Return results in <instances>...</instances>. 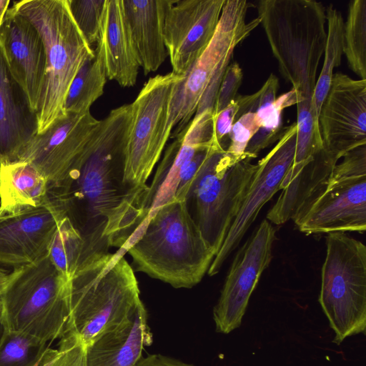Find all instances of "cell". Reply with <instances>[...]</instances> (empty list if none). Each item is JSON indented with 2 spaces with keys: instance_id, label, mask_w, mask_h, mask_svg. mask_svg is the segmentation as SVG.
Returning <instances> with one entry per match:
<instances>
[{
  "instance_id": "cell-1",
  "label": "cell",
  "mask_w": 366,
  "mask_h": 366,
  "mask_svg": "<svg viewBox=\"0 0 366 366\" xmlns=\"http://www.w3.org/2000/svg\"><path fill=\"white\" fill-rule=\"evenodd\" d=\"M132 104L112 109L92 138L83 162L62 191L51 196L84 237L92 254L124 249L146 219L143 202L124 184Z\"/></svg>"
},
{
  "instance_id": "cell-2",
  "label": "cell",
  "mask_w": 366,
  "mask_h": 366,
  "mask_svg": "<svg viewBox=\"0 0 366 366\" xmlns=\"http://www.w3.org/2000/svg\"><path fill=\"white\" fill-rule=\"evenodd\" d=\"M137 269L174 288H191L203 278L216 255L203 238L187 201L158 207L137 227L123 249Z\"/></svg>"
},
{
  "instance_id": "cell-3",
  "label": "cell",
  "mask_w": 366,
  "mask_h": 366,
  "mask_svg": "<svg viewBox=\"0 0 366 366\" xmlns=\"http://www.w3.org/2000/svg\"><path fill=\"white\" fill-rule=\"evenodd\" d=\"M12 8L39 32L46 54V69L37 109V134L44 132L66 114L65 98L84 62L94 56L76 26L67 0H21Z\"/></svg>"
},
{
  "instance_id": "cell-4",
  "label": "cell",
  "mask_w": 366,
  "mask_h": 366,
  "mask_svg": "<svg viewBox=\"0 0 366 366\" xmlns=\"http://www.w3.org/2000/svg\"><path fill=\"white\" fill-rule=\"evenodd\" d=\"M257 12L282 75L312 100L326 44L325 7L314 0H262Z\"/></svg>"
},
{
  "instance_id": "cell-5",
  "label": "cell",
  "mask_w": 366,
  "mask_h": 366,
  "mask_svg": "<svg viewBox=\"0 0 366 366\" xmlns=\"http://www.w3.org/2000/svg\"><path fill=\"white\" fill-rule=\"evenodd\" d=\"M120 251L94 257L70 279L68 332L86 346L142 303L134 270Z\"/></svg>"
},
{
  "instance_id": "cell-6",
  "label": "cell",
  "mask_w": 366,
  "mask_h": 366,
  "mask_svg": "<svg viewBox=\"0 0 366 366\" xmlns=\"http://www.w3.org/2000/svg\"><path fill=\"white\" fill-rule=\"evenodd\" d=\"M70 280L53 264L48 254L14 267L0 291V320L5 330L48 343L68 332Z\"/></svg>"
},
{
  "instance_id": "cell-7",
  "label": "cell",
  "mask_w": 366,
  "mask_h": 366,
  "mask_svg": "<svg viewBox=\"0 0 366 366\" xmlns=\"http://www.w3.org/2000/svg\"><path fill=\"white\" fill-rule=\"evenodd\" d=\"M251 4L225 0L214 35L201 55L174 86L169 108L165 137L177 135L195 114L214 110L219 87L235 47L260 24L247 22Z\"/></svg>"
},
{
  "instance_id": "cell-8",
  "label": "cell",
  "mask_w": 366,
  "mask_h": 366,
  "mask_svg": "<svg viewBox=\"0 0 366 366\" xmlns=\"http://www.w3.org/2000/svg\"><path fill=\"white\" fill-rule=\"evenodd\" d=\"M326 247L318 300L339 345L365 332L366 247L345 232L327 234Z\"/></svg>"
},
{
  "instance_id": "cell-9",
  "label": "cell",
  "mask_w": 366,
  "mask_h": 366,
  "mask_svg": "<svg viewBox=\"0 0 366 366\" xmlns=\"http://www.w3.org/2000/svg\"><path fill=\"white\" fill-rule=\"evenodd\" d=\"M257 169L251 159L236 162L224 147L214 143L192 182L187 202L192 201V217L216 254Z\"/></svg>"
},
{
  "instance_id": "cell-10",
  "label": "cell",
  "mask_w": 366,
  "mask_h": 366,
  "mask_svg": "<svg viewBox=\"0 0 366 366\" xmlns=\"http://www.w3.org/2000/svg\"><path fill=\"white\" fill-rule=\"evenodd\" d=\"M327 182L293 219L305 234L366 229V144L346 153Z\"/></svg>"
},
{
  "instance_id": "cell-11",
  "label": "cell",
  "mask_w": 366,
  "mask_h": 366,
  "mask_svg": "<svg viewBox=\"0 0 366 366\" xmlns=\"http://www.w3.org/2000/svg\"><path fill=\"white\" fill-rule=\"evenodd\" d=\"M183 77L172 71L150 77L132 103L133 117L125 152L124 184L146 204V184L167 142L169 108L174 86Z\"/></svg>"
},
{
  "instance_id": "cell-12",
  "label": "cell",
  "mask_w": 366,
  "mask_h": 366,
  "mask_svg": "<svg viewBox=\"0 0 366 366\" xmlns=\"http://www.w3.org/2000/svg\"><path fill=\"white\" fill-rule=\"evenodd\" d=\"M100 123L90 112L66 114L36 134L17 160L30 163L46 179L49 194L60 192L79 169Z\"/></svg>"
},
{
  "instance_id": "cell-13",
  "label": "cell",
  "mask_w": 366,
  "mask_h": 366,
  "mask_svg": "<svg viewBox=\"0 0 366 366\" xmlns=\"http://www.w3.org/2000/svg\"><path fill=\"white\" fill-rule=\"evenodd\" d=\"M275 229L263 220L238 250L213 309L217 332L229 334L240 327L249 298L272 257Z\"/></svg>"
},
{
  "instance_id": "cell-14",
  "label": "cell",
  "mask_w": 366,
  "mask_h": 366,
  "mask_svg": "<svg viewBox=\"0 0 366 366\" xmlns=\"http://www.w3.org/2000/svg\"><path fill=\"white\" fill-rule=\"evenodd\" d=\"M296 134L297 124L294 122L285 127L275 146L258 162L257 169L240 208L208 269L209 275L212 276L219 272L224 261L236 249L255 220L261 208L280 189L284 178L294 162Z\"/></svg>"
},
{
  "instance_id": "cell-15",
  "label": "cell",
  "mask_w": 366,
  "mask_h": 366,
  "mask_svg": "<svg viewBox=\"0 0 366 366\" xmlns=\"http://www.w3.org/2000/svg\"><path fill=\"white\" fill-rule=\"evenodd\" d=\"M318 123L323 145L342 157L366 144V80L334 74Z\"/></svg>"
},
{
  "instance_id": "cell-16",
  "label": "cell",
  "mask_w": 366,
  "mask_h": 366,
  "mask_svg": "<svg viewBox=\"0 0 366 366\" xmlns=\"http://www.w3.org/2000/svg\"><path fill=\"white\" fill-rule=\"evenodd\" d=\"M225 0H171L164 39L172 72L184 76L212 39Z\"/></svg>"
},
{
  "instance_id": "cell-17",
  "label": "cell",
  "mask_w": 366,
  "mask_h": 366,
  "mask_svg": "<svg viewBox=\"0 0 366 366\" xmlns=\"http://www.w3.org/2000/svg\"><path fill=\"white\" fill-rule=\"evenodd\" d=\"M65 216L64 207L50 197L36 207L0 212V263L16 267L47 254L51 239Z\"/></svg>"
},
{
  "instance_id": "cell-18",
  "label": "cell",
  "mask_w": 366,
  "mask_h": 366,
  "mask_svg": "<svg viewBox=\"0 0 366 366\" xmlns=\"http://www.w3.org/2000/svg\"><path fill=\"white\" fill-rule=\"evenodd\" d=\"M0 46L12 77L36 113L46 69L44 46L33 24L12 7L0 25Z\"/></svg>"
},
{
  "instance_id": "cell-19",
  "label": "cell",
  "mask_w": 366,
  "mask_h": 366,
  "mask_svg": "<svg viewBox=\"0 0 366 366\" xmlns=\"http://www.w3.org/2000/svg\"><path fill=\"white\" fill-rule=\"evenodd\" d=\"M213 115L212 110L195 114L166 149L153 181L148 186L147 218L158 207L175 199L182 170L199 150L214 143Z\"/></svg>"
},
{
  "instance_id": "cell-20",
  "label": "cell",
  "mask_w": 366,
  "mask_h": 366,
  "mask_svg": "<svg viewBox=\"0 0 366 366\" xmlns=\"http://www.w3.org/2000/svg\"><path fill=\"white\" fill-rule=\"evenodd\" d=\"M36 134V113L12 77L0 46V163L17 160Z\"/></svg>"
},
{
  "instance_id": "cell-21",
  "label": "cell",
  "mask_w": 366,
  "mask_h": 366,
  "mask_svg": "<svg viewBox=\"0 0 366 366\" xmlns=\"http://www.w3.org/2000/svg\"><path fill=\"white\" fill-rule=\"evenodd\" d=\"M152 343V334L142 302L125 320L86 346V366H135L144 347Z\"/></svg>"
},
{
  "instance_id": "cell-22",
  "label": "cell",
  "mask_w": 366,
  "mask_h": 366,
  "mask_svg": "<svg viewBox=\"0 0 366 366\" xmlns=\"http://www.w3.org/2000/svg\"><path fill=\"white\" fill-rule=\"evenodd\" d=\"M97 46L102 54L107 79L122 87L134 86L140 64L122 0H107Z\"/></svg>"
},
{
  "instance_id": "cell-23",
  "label": "cell",
  "mask_w": 366,
  "mask_h": 366,
  "mask_svg": "<svg viewBox=\"0 0 366 366\" xmlns=\"http://www.w3.org/2000/svg\"><path fill=\"white\" fill-rule=\"evenodd\" d=\"M171 0H122L126 19L144 75L156 71L168 56L164 23Z\"/></svg>"
},
{
  "instance_id": "cell-24",
  "label": "cell",
  "mask_w": 366,
  "mask_h": 366,
  "mask_svg": "<svg viewBox=\"0 0 366 366\" xmlns=\"http://www.w3.org/2000/svg\"><path fill=\"white\" fill-rule=\"evenodd\" d=\"M46 179L27 162L0 163V212L16 213L49 199Z\"/></svg>"
},
{
  "instance_id": "cell-25",
  "label": "cell",
  "mask_w": 366,
  "mask_h": 366,
  "mask_svg": "<svg viewBox=\"0 0 366 366\" xmlns=\"http://www.w3.org/2000/svg\"><path fill=\"white\" fill-rule=\"evenodd\" d=\"M107 74L102 54L97 46L94 56L87 59L74 76L68 89L65 114H84L104 93Z\"/></svg>"
},
{
  "instance_id": "cell-26",
  "label": "cell",
  "mask_w": 366,
  "mask_h": 366,
  "mask_svg": "<svg viewBox=\"0 0 366 366\" xmlns=\"http://www.w3.org/2000/svg\"><path fill=\"white\" fill-rule=\"evenodd\" d=\"M325 11L327 31L325 57L312 99V112L317 121L321 107L330 86L333 70L340 65L344 54L345 22L342 14L333 4H329Z\"/></svg>"
},
{
  "instance_id": "cell-27",
  "label": "cell",
  "mask_w": 366,
  "mask_h": 366,
  "mask_svg": "<svg viewBox=\"0 0 366 366\" xmlns=\"http://www.w3.org/2000/svg\"><path fill=\"white\" fill-rule=\"evenodd\" d=\"M48 255L55 267L69 280L82 264L97 256L90 254L84 237L67 216L56 229L48 247Z\"/></svg>"
},
{
  "instance_id": "cell-28",
  "label": "cell",
  "mask_w": 366,
  "mask_h": 366,
  "mask_svg": "<svg viewBox=\"0 0 366 366\" xmlns=\"http://www.w3.org/2000/svg\"><path fill=\"white\" fill-rule=\"evenodd\" d=\"M344 54L350 69L366 80V0L349 4L344 26Z\"/></svg>"
},
{
  "instance_id": "cell-29",
  "label": "cell",
  "mask_w": 366,
  "mask_h": 366,
  "mask_svg": "<svg viewBox=\"0 0 366 366\" xmlns=\"http://www.w3.org/2000/svg\"><path fill=\"white\" fill-rule=\"evenodd\" d=\"M302 99L304 98L293 89L277 97L262 118L259 130L245 149V155L248 159L257 157L260 151L280 138L285 129L282 127V122L283 109L296 104Z\"/></svg>"
},
{
  "instance_id": "cell-30",
  "label": "cell",
  "mask_w": 366,
  "mask_h": 366,
  "mask_svg": "<svg viewBox=\"0 0 366 366\" xmlns=\"http://www.w3.org/2000/svg\"><path fill=\"white\" fill-rule=\"evenodd\" d=\"M49 347L37 338L4 329L0 340V366H37Z\"/></svg>"
},
{
  "instance_id": "cell-31",
  "label": "cell",
  "mask_w": 366,
  "mask_h": 366,
  "mask_svg": "<svg viewBox=\"0 0 366 366\" xmlns=\"http://www.w3.org/2000/svg\"><path fill=\"white\" fill-rule=\"evenodd\" d=\"M296 149L293 165L302 163L323 147L319 123L312 109V100L302 99L297 104Z\"/></svg>"
},
{
  "instance_id": "cell-32",
  "label": "cell",
  "mask_w": 366,
  "mask_h": 366,
  "mask_svg": "<svg viewBox=\"0 0 366 366\" xmlns=\"http://www.w3.org/2000/svg\"><path fill=\"white\" fill-rule=\"evenodd\" d=\"M71 14L92 46L97 44L100 34L107 0H67Z\"/></svg>"
},
{
  "instance_id": "cell-33",
  "label": "cell",
  "mask_w": 366,
  "mask_h": 366,
  "mask_svg": "<svg viewBox=\"0 0 366 366\" xmlns=\"http://www.w3.org/2000/svg\"><path fill=\"white\" fill-rule=\"evenodd\" d=\"M86 346L75 333L68 332L57 349L49 347L37 366H86Z\"/></svg>"
},
{
  "instance_id": "cell-34",
  "label": "cell",
  "mask_w": 366,
  "mask_h": 366,
  "mask_svg": "<svg viewBox=\"0 0 366 366\" xmlns=\"http://www.w3.org/2000/svg\"><path fill=\"white\" fill-rule=\"evenodd\" d=\"M260 126L261 120L255 112L244 113L235 120L226 151L236 162L247 158L245 149Z\"/></svg>"
},
{
  "instance_id": "cell-35",
  "label": "cell",
  "mask_w": 366,
  "mask_h": 366,
  "mask_svg": "<svg viewBox=\"0 0 366 366\" xmlns=\"http://www.w3.org/2000/svg\"><path fill=\"white\" fill-rule=\"evenodd\" d=\"M279 85L278 78L273 74H271L257 92L250 95L238 96L236 97L235 99L239 104V110L235 120L244 113H256L272 104L277 99Z\"/></svg>"
},
{
  "instance_id": "cell-36",
  "label": "cell",
  "mask_w": 366,
  "mask_h": 366,
  "mask_svg": "<svg viewBox=\"0 0 366 366\" xmlns=\"http://www.w3.org/2000/svg\"><path fill=\"white\" fill-rule=\"evenodd\" d=\"M242 78L243 73L239 64H229L219 87L213 110L214 115L223 110L236 99Z\"/></svg>"
},
{
  "instance_id": "cell-37",
  "label": "cell",
  "mask_w": 366,
  "mask_h": 366,
  "mask_svg": "<svg viewBox=\"0 0 366 366\" xmlns=\"http://www.w3.org/2000/svg\"><path fill=\"white\" fill-rule=\"evenodd\" d=\"M213 144L208 147L199 150L182 170L179 175L175 194L176 199L187 201L192 182L202 163L208 156Z\"/></svg>"
},
{
  "instance_id": "cell-38",
  "label": "cell",
  "mask_w": 366,
  "mask_h": 366,
  "mask_svg": "<svg viewBox=\"0 0 366 366\" xmlns=\"http://www.w3.org/2000/svg\"><path fill=\"white\" fill-rule=\"evenodd\" d=\"M239 104L236 99L215 115H213V140L216 144L222 146L226 137L229 138L234 123Z\"/></svg>"
},
{
  "instance_id": "cell-39",
  "label": "cell",
  "mask_w": 366,
  "mask_h": 366,
  "mask_svg": "<svg viewBox=\"0 0 366 366\" xmlns=\"http://www.w3.org/2000/svg\"><path fill=\"white\" fill-rule=\"evenodd\" d=\"M135 366H194L171 357L154 354L141 357Z\"/></svg>"
},
{
  "instance_id": "cell-40",
  "label": "cell",
  "mask_w": 366,
  "mask_h": 366,
  "mask_svg": "<svg viewBox=\"0 0 366 366\" xmlns=\"http://www.w3.org/2000/svg\"><path fill=\"white\" fill-rule=\"evenodd\" d=\"M11 1L9 0H0V25L4 19Z\"/></svg>"
},
{
  "instance_id": "cell-41",
  "label": "cell",
  "mask_w": 366,
  "mask_h": 366,
  "mask_svg": "<svg viewBox=\"0 0 366 366\" xmlns=\"http://www.w3.org/2000/svg\"><path fill=\"white\" fill-rule=\"evenodd\" d=\"M8 274H9V272L6 270H5L2 268H0V291H1V287L8 277Z\"/></svg>"
},
{
  "instance_id": "cell-42",
  "label": "cell",
  "mask_w": 366,
  "mask_h": 366,
  "mask_svg": "<svg viewBox=\"0 0 366 366\" xmlns=\"http://www.w3.org/2000/svg\"><path fill=\"white\" fill-rule=\"evenodd\" d=\"M4 332V327L0 320V340L1 339Z\"/></svg>"
},
{
  "instance_id": "cell-43",
  "label": "cell",
  "mask_w": 366,
  "mask_h": 366,
  "mask_svg": "<svg viewBox=\"0 0 366 366\" xmlns=\"http://www.w3.org/2000/svg\"><path fill=\"white\" fill-rule=\"evenodd\" d=\"M1 310H2V301H1V295H0V315L1 313Z\"/></svg>"
}]
</instances>
